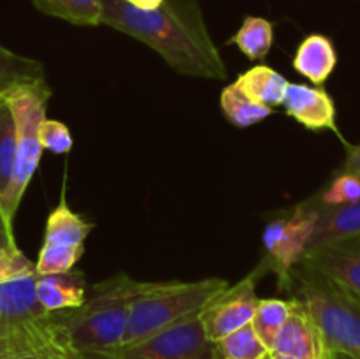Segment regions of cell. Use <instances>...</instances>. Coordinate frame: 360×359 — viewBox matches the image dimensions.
I'll return each instance as SVG.
<instances>
[{
  "label": "cell",
  "mask_w": 360,
  "mask_h": 359,
  "mask_svg": "<svg viewBox=\"0 0 360 359\" xmlns=\"http://www.w3.org/2000/svg\"><path fill=\"white\" fill-rule=\"evenodd\" d=\"M101 25L150 46L176 73L227 80V67L197 0H165L153 11H139L123 0H102Z\"/></svg>",
  "instance_id": "6da1fadb"
},
{
  "label": "cell",
  "mask_w": 360,
  "mask_h": 359,
  "mask_svg": "<svg viewBox=\"0 0 360 359\" xmlns=\"http://www.w3.org/2000/svg\"><path fill=\"white\" fill-rule=\"evenodd\" d=\"M157 282H143L127 273L91 285L81 306L49 315L58 340L76 355H98L122 345L132 306L155 289Z\"/></svg>",
  "instance_id": "7a4b0ae2"
},
{
  "label": "cell",
  "mask_w": 360,
  "mask_h": 359,
  "mask_svg": "<svg viewBox=\"0 0 360 359\" xmlns=\"http://www.w3.org/2000/svg\"><path fill=\"white\" fill-rule=\"evenodd\" d=\"M290 289L322 329L330 352L360 359V299L304 263L295 264Z\"/></svg>",
  "instance_id": "3957f363"
},
{
  "label": "cell",
  "mask_w": 360,
  "mask_h": 359,
  "mask_svg": "<svg viewBox=\"0 0 360 359\" xmlns=\"http://www.w3.org/2000/svg\"><path fill=\"white\" fill-rule=\"evenodd\" d=\"M229 285L231 284L224 278L157 282L155 289L132 306L120 347L136 344L157 331L197 315Z\"/></svg>",
  "instance_id": "277c9868"
},
{
  "label": "cell",
  "mask_w": 360,
  "mask_h": 359,
  "mask_svg": "<svg viewBox=\"0 0 360 359\" xmlns=\"http://www.w3.org/2000/svg\"><path fill=\"white\" fill-rule=\"evenodd\" d=\"M51 97L49 84H35L14 90L6 97L13 113L16 125V157H14V172L9 190L6 194L2 208V217L9 227H13L14 215L23 199L25 190L30 185L39 162L42 157V144L39 141V125L46 118L48 101Z\"/></svg>",
  "instance_id": "5b68a950"
},
{
  "label": "cell",
  "mask_w": 360,
  "mask_h": 359,
  "mask_svg": "<svg viewBox=\"0 0 360 359\" xmlns=\"http://www.w3.org/2000/svg\"><path fill=\"white\" fill-rule=\"evenodd\" d=\"M316 204L313 197L297 204L288 217L269 222L262 232L264 259L267 273L278 277L281 289H290V275L308 250L316 225Z\"/></svg>",
  "instance_id": "8992f818"
},
{
  "label": "cell",
  "mask_w": 360,
  "mask_h": 359,
  "mask_svg": "<svg viewBox=\"0 0 360 359\" xmlns=\"http://www.w3.org/2000/svg\"><path fill=\"white\" fill-rule=\"evenodd\" d=\"M77 359H213V344L206 338L197 313L132 345L108 354L77 355Z\"/></svg>",
  "instance_id": "52a82bcc"
},
{
  "label": "cell",
  "mask_w": 360,
  "mask_h": 359,
  "mask_svg": "<svg viewBox=\"0 0 360 359\" xmlns=\"http://www.w3.org/2000/svg\"><path fill=\"white\" fill-rule=\"evenodd\" d=\"M35 277L0 284V354L34 345L39 322L49 315L35 296Z\"/></svg>",
  "instance_id": "ba28073f"
},
{
  "label": "cell",
  "mask_w": 360,
  "mask_h": 359,
  "mask_svg": "<svg viewBox=\"0 0 360 359\" xmlns=\"http://www.w3.org/2000/svg\"><path fill=\"white\" fill-rule=\"evenodd\" d=\"M267 273L262 264L246 275L238 284L229 285L224 292L211 299L206 308L200 312L204 333L211 344H217L227 334L248 326L255 315L259 296H257V282Z\"/></svg>",
  "instance_id": "9c48e42d"
},
{
  "label": "cell",
  "mask_w": 360,
  "mask_h": 359,
  "mask_svg": "<svg viewBox=\"0 0 360 359\" xmlns=\"http://www.w3.org/2000/svg\"><path fill=\"white\" fill-rule=\"evenodd\" d=\"M290 301V313L278 333L271 352L292 359H330V351L322 329L313 319L308 306L295 296Z\"/></svg>",
  "instance_id": "30bf717a"
},
{
  "label": "cell",
  "mask_w": 360,
  "mask_h": 359,
  "mask_svg": "<svg viewBox=\"0 0 360 359\" xmlns=\"http://www.w3.org/2000/svg\"><path fill=\"white\" fill-rule=\"evenodd\" d=\"M285 113L309 130H334L336 125V106L329 92L322 87H308L302 83H288L283 102Z\"/></svg>",
  "instance_id": "8fae6325"
},
{
  "label": "cell",
  "mask_w": 360,
  "mask_h": 359,
  "mask_svg": "<svg viewBox=\"0 0 360 359\" xmlns=\"http://www.w3.org/2000/svg\"><path fill=\"white\" fill-rule=\"evenodd\" d=\"M301 263L338 282L360 299V238L345 239L306 252Z\"/></svg>",
  "instance_id": "7c38bea8"
},
{
  "label": "cell",
  "mask_w": 360,
  "mask_h": 359,
  "mask_svg": "<svg viewBox=\"0 0 360 359\" xmlns=\"http://www.w3.org/2000/svg\"><path fill=\"white\" fill-rule=\"evenodd\" d=\"M86 292L84 273L79 270L35 277V296L48 313L77 308L86 299Z\"/></svg>",
  "instance_id": "4fadbf2b"
},
{
  "label": "cell",
  "mask_w": 360,
  "mask_h": 359,
  "mask_svg": "<svg viewBox=\"0 0 360 359\" xmlns=\"http://www.w3.org/2000/svg\"><path fill=\"white\" fill-rule=\"evenodd\" d=\"M313 201L316 204L319 217L306 252L345 239L360 238V201L341 206H327L320 203L316 196H313Z\"/></svg>",
  "instance_id": "5bb4252c"
},
{
  "label": "cell",
  "mask_w": 360,
  "mask_h": 359,
  "mask_svg": "<svg viewBox=\"0 0 360 359\" xmlns=\"http://www.w3.org/2000/svg\"><path fill=\"white\" fill-rule=\"evenodd\" d=\"M338 65L334 42L323 34H309L302 39L294 55V69L313 84H323Z\"/></svg>",
  "instance_id": "9a60e30c"
},
{
  "label": "cell",
  "mask_w": 360,
  "mask_h": 359,
  "mask_svg": "<svg viewBox=\"0 0 360 359\" xmlns=\"http://www.w3.org/2000/svg\"><path fill=\"white\" fill-rule=\"evenodd\" d=\"M234 83L250 99L274 109L283 102L285 92H287L290 81L283 74L274 70L273 67L266 65V63H259V65L243 73Z\"/></svg>",
  "instance_id": "2e32d148"
},
{
  "label": "cell",
  "mask_w": 360,
  "mask_h": 359,
  "mask_svg": "<svg viewBox=\"0 0 360 359\" xmlns=\"http://www.w3.org/2000/svg\"><path fill=\"white\" fill-rule=\"evenodd\" d=\"M35 84H46L42 63L0 46V99H6L18 88Z\"/></svg>",
  "instance_id": "e0dca14e"
},
{
  "label": "cell",
  "mask_w": 360,
  "mask_h": 359,
  "mask_svg": "<svg viewBox=\"0 0 360 359\" xmlns=\"http://www.w3.org/2000/svg\"><path fill=\"white\" fill-rule=\"evenodd\" d=\"M95 225L84 220L81 215L74 213L69 208L65 199V192L60 196L58 204L55 210L48 215L44 231V243H58V245L79 246L84 245Z\"/></svg>",
  "instance_id": "ac0fdd59"
},
{
  "label": "cell",
  "mask_w": 360,
  "mask_h": 359,
  "mask_svg": "<svg viewBox=\"0 0 360 359\" xmlns=\"http://www.w3.org/2000/svg\"><path fill=\"white\" fill-rule=\"evenodd\" d=\"M274 41V23L267 18L246 16L239 30L227 41L236 44L250 60H264L269 55Z\"/></svg>",
  "instance_id": "d6986e66"
},
{
  "label": "cell",
  "mask_w": 360,
  "mask_h": 359,
  "mask_svg": "<svg viewBox=\"0 0 360 359\" xmlns=\"http://www.w3.org/2000/svg\"><path fill=\"white\" fill-rule=\"evenodd\" d=\"M220 108L224 111L225 118L234 127H239V129H248V127L262 122V120H266L267 116L274 113L273 108L259 104L246 94H243L236 83L227 84L221 90Z\"/></svg>",
  "instance_id": "ffe728a7"
},
{
  "label": "cell",
  "mask_w": 360,
  "mask_h": 359,
  "mask_svg": "<svg viewBox=\"0 0 360 359\" xmlns=\"http://www.w3.org/2000/svg\"><path fill=\"white\" fill-rule=\"evenodd\" d=\"M42 14L58 18L76 27H98L102 0H32Z\"/></svg>",
  "instance_id": "44dd1931"
},
{
  "label": "cell",
  "mask_w": 360,
  "mask_h": 359,
  "mask_svg": "<svg viewBox=\"0 0 360 359\" xmlns=\"http://www.w3.org/2000/svg\"><path fill=\"white\" fill-rule=\"evenodd\" d=\"M271 351L260 341L252 324L213 344V359H267Z\"/></svg>",
  "instance_id": "7402d4cb"
},
{
  "label": "cell",
  "mask_w": 360,
  "mask_h": 359,
  "mask_svg": "<svg viewBox=\"0 0 360 359\" xmlns=\"http://www.w3.org/2000/svg\"><path fill=\"white\" fill-rule=\"evenodd\" d=\"M292 301L290 299H280V298H267L259 299L257 305L255 315L252 319V327L260 338L267 348H273L274 340H276L278 333L283 327L285 320H287L288 313H290Z\"/></svg>",
  "instance_id": "603a6c76"
},
{
  "label": "cell",
  "mask_w": 360,
  "mask_h": 359,
  "mask_svg": "<svg viewBox=\"0 0 360 359\" xmlns=\"http://www.w3.org/2000/svg\"><path fill=\"white\" fill-rule=\"evenodd\" d=\"M16 157V125L6 99H0V208L9 190Z\"/></svg>",
  "instance_id": "cb8c5ba5"
},
{
  "label": "cell",
  "mask_w": 360,
  "mask_h": 359,
  "mask_svg": "<svg viewBox=\"0 0 360 359\" xmlns=\"http://www.w3.org/2000/svg\"><path fill=\"white\" fill-rule=\"evenodd\" d=\"M84 245L70 246L58 245V243H44L39 250V257L35 260V273L37 275H55L65 273L74 270L77 260L83 257Z\"/></svg>",
  "instance_id": "d4e9b609"
},
{
  "label": "cell",
  "mask_w": 360,
  "mask_h": 359,
  "mask_svg": "<svg viewBox=\"0 0 360 359\" xmlns=\"http://www.w3.org/2000/svg\"><path fill=\"white\" fill-rule=\"evenodd\" d=\"M316 199L327 206H341L360 201V178L352 172H336L329 185L316 194Z\"/></svg>",
  "instance_id": "484cf974"
},
{
  "label": "cell",
  "mask_w": 360,
  "mask_h": 359,
  "mask_svg": "<svg viewBox=\"0 0 360 359\" xmlns=\"http://www.w3.org/2000/svg\"><path fill=\"white\" fill-rule=\"evenodd\" d=\"M39 141L42 150H48L55 155L69 153L74 146V137L69 127L60 120H51L48 116L39 125Z\"/></svg>",
  "instance_id": "4316f807"
},
{
  "label": "cell",
  "mask_w": 360,
  "mask_h": 359,
  "mask_svg": "<svg viewBox=\"0 0 360 359\" xmlns=\"http://www.w3.org/2000/svg\"><path fill=\"white\" fill-rule=\"evenodd\" d=\"M49 315L39 324L37 333H35V351L39 352L42 359H77V355L58 340V336L53 331Z\"/></svg>",
  "instance_id": "83f0119b"
},
{
  "label": "cell",
  "mask_w": 360,
  "mask_h": 359,
  "mask_svg": "<svg viewBox=\"0 0 360 359\" xmlns=\"http://www.w3.org/2000/svg\"><path fill=\"white\" fill-rule=\"evenodd\" d=\"M35 275V264L16 245L0 248V284Z\"/></svg>",
  "instance_id": "f1b7e54d"
},
{
  "label": "cell",
  "mask_w": 360,
  "mask_h": 359,
  "mask_svg": "<svg viewBox=\"0 0 360 359\" xmlns=\"http://www.w3.org/2000/svg\"><path fill=\"white\" fill-rule=\"evenodd\" d=\"M345 148H347V158H345L341 171L352 172L360 178V144L345 143Z\"/></svg>",
  "instance_id": "f546056e"
},
{
  "label": "cell",
  "mask_w": 360,
  "mask_h": 359,
  "mask_svg": "<svg viewBox=\"0 0 360 359\" xmlns=\"http://www.w3.org/2000/svg\"><path fill=\"white\" fill-rule=\"evenodd\" d=\"M0 359H42L39 355V352L35 351V344L28 345V347H20L14 348V351L6 352V354H0Z\"/></svg>",
  "instance_id": "4dcf8cb0"
},
{
  "label": "cell",
  "mask_w": 360,
  "mask_h": 359,
  "mask_svg": "<svg viewBox=\"0 0 360 359\" xmlns=\"http://www.w3.org/2000/svg\"><path fill=\"white\" fill-rule=\"evenodd\" d=\"M16 245L14 241V234H13V227L6 224L2 217V211H0V248H6V246H13Z\"/></svg>",
  "instance_id": "1f68e13d"
},
{
  "label": "cell",
  "mask_w": 360,
  "mask_h": 359,
  "mask_svg": "<svg viewBox=\"0 0 360 359\" xmlns=\"http://www.w3.org/2000/svg\"><path fill=\"white\" fill-rule=\"evenodd\" d=\"M123 2H127L129 6L136 7L139 11H153L158 9L165 0H123Z\"/></svg>",
  "instance_id": "d6a6232c"
},
{
  "label": "cell",
  "mask_w": 360,
  "mask_h": 359,
  "mask_svg": "<svg viewBox=\"0 0 360 359\" xmlns=\"http://www.w3.org/2000/svg\"><path fill=\"white\" fill-rule=\"evenodd\" d=\"M330 359H355L352 355L343 354V352H330Z\"/></svg>",
  "instance_id": "836d02e7"
},
{
  "label": "cell",
  "mask_w": 360,
  "mask_h": 359,
  "mask_svg": "<svg viewBox=\"0 0 360 359\" xmlns=\"http://www.w3.org/2000/svg\"><path fill=\"white\" fill-rule=\"evenodd\" d=\"M269 359H292V358H287V355H280V354H273V352H271Z\"/></svg>",
  "instance_id": "e575fe53"
},
{
  "label": "cell",
  "mask_w": 360,
  "mask_h": 359,
  "mask_svg": "<svg viewBox=\"0 0 360 359\" xmlns=\"http://www.w3.org/2000/svg\"><path fill=\"white\" fill-rule=\"evenodd\" d=\"M267 359H269V358H267Z\"/></svg>",
  "instance_id": "d590c367"
}]
</instances>
